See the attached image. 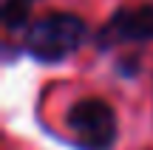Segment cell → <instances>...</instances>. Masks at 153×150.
Here are the masks:
<instances>
[{"mask_svg": "<svg viewBox=\"0 0 153 150\" xmlns=\"http://www.w3.org/2000/svg\"><path fill=\"white\" fill-rule=\"evenodd\" d=\"M85 37V23L74 14H48L37 20L26 34V48L40 60H62Z\"/></svg>", "mask_w": 153, "mask_h": 150, "instance_id": "1", "label": "cell"}, {"mask_svg": "<svg viewBox=\"0 0 153 150\" xmlns=\"http://www.w3.org/2000/svg\"><path fill=\"white\" fill-rule=\"evenodd\" d=\"M65 119L82 150H108L116 139V116L102 99L76 102Z\"/></svg>", "mask_w": 153, "mask_h": 150, "instance_id": "2", "label": "cell"}, {"mask_svg": "<svg viewBox=\"0 0 153 150\" xmlns=\"http://www.w3.org/2000/svg\"><path fill=\"white\" fill-rule=\"evenodd\" d=\"M102 45L122 43V40H153V6H139V9H122L111 17V23L102 31Z\"/></svg>", "mask_w": 153, "mask_h": 150, "instance_id": "3", "label": "cell"}, {"mask_svg": "<svg viewBox=\"0 0 153 150\" xmlns=\"http://www.w3.org/2000/svg\"><path fill=\"white\" fill-rule=\"evenodd\" d=\"M28 20V0H6L3 3V23L6 28H20Z\"/></svg>", "mask_w": 153, "mask_h": 150, "instance_id": "4", "label": "cell"}]
</instances>
